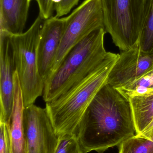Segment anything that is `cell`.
Here are the masks:
<instances>
[{"mask_svg":"<svg viewBox=\"0 0 153 153\" xmlns=\"http://www.w3.org/2000/svg\"><path fill=\"white\" fill-rule=\"evenodd\" d=\"M136 135L139 137L146 138L153 141V119L144 130L142 133Z\"/></svg>","mask_w":153,"mask_h":153,"instance_id":"obj_21","label":"cell"},{"mask_svg":"<svg viewBox=\"0 0 153 153\" xmlns=\"http://www.w3.org/2000/svg\"><path fill=\"white\" fill-rule=\"evenodd\" d=\"M153 68V55L144 53L138 42L132 48L119 54L107 83L119 88L134 81Z\"/></svg>","mask_w":153,"mask_h":153,"instance_id":"obj_9","label":"cell"},{"mask_svg":"<svg viewBox=\"0 0 153 153\" xmlns=\"http://www.w3.org/2000/svg\"><path fill=\"white\" fill-rule=\"evenodd\" d=\"M135 135L129 100L107 83L94 97L76 134L85 153H103Z\"/></svg>","mask_w":153,"mask_h":153,"instance_id":"obj_1","label":"cell"},{"mask_svg":"<svg viewBox=\"0 0 153 153\" xmlns=\"http://www.w3.org/2000/svg\"><path fill=\"white\" fill-rule=\"evenodd\" d=\"M116 89L128 100L153 95V68L134 81Z\"/></svg>","mask_w":153,"mask_h":153,"instance_id":"obj_14","label":"cell"},{"mask_svg":"<svg viewBox=\"0 0 153 153\" xmlns=\"http://www.w3.org/2000/svg\"><path fill=\"white\" fill-rule=\"evenodd\" d=\"M80 0H59L55 4L56 16L62 17L70 12L72 9L78 4Z\"/></svg>","mask_w":153,"mask_h":153,"instance_id":"obj_19","label":"cell"},{"mask_svg":"<svg viewBox=\"0 0 153 153\" xmlns=\"http://www.w3.org/2000/svg\"><path fill=\"white\" fill-rule=\"evenodd\" d=\"M136 135L142 133L153 119V94L129 100Z\"/></svg>","mask_w":153,"mask_h":153,"instance_id":"obj_13","label":"cell"},{"mask_svg":"<svg viewBox=\"0 0 153 153\" xmlns=\"http://www.w3.org/2000/svg\"><path fill=\"white\" fill-rule=\"evenodd\" d=\"M14 97L10 124L11 152L28 153L23 126L24 107L22 91L17 71L13 74Z\"/></svg>","mask_w":153,"mask_h":153,"instance_id":"obj_12","label":"cell"},{"mask_svg":"<svg viewBox=\"0 0 153 153\" xmlns=\"http://www.w3.org/2000/svg\"><path fill=\"white\" fill-rule=\"evenodd\" d=\"M101 28H104V13L101 0L84 1L67 16L66 27L51 75L76 45L92 32Z\"/></svg>","mask_w":153,"mask_h":153,"instance_id":"obj_6","label":"cell"},{"mask_svg":"<svg viewBox=\"0 0 153 153\" xmlns=\"http://www.w3.org/2000/svg\"><path fill=\"white\" fill-rule=\"evenodd\" d=\"M31 0H0V31L23 33Z\"/></svg>","mask_w":153,"mask_h":153,"instance_id":"obj_11","label":"cell"},{"mask_svg":"<svg viewBox=\"0 0 153 153\" xmlns=\"http://www.w3.org/2000/svg\"><path fill=\"white\" fill-rule=\"evenodd\" d=\"M39 9V15L44 20L52 17L54 10V0H36Z\"/></svg>","mask_w":153,"mask_h":153,"instance_id":"obj_20","label":"cell"},{"mask_svg":"<svg viewBox=\"0 0 153 153\" xmlns=\"http://www.w3.org/2000/svg\"><path fill=\"white\" fill-rule=\"evenodd\" d=\"M15 71L9 34L0 31V123L10 124Z\"/></svg>","mask_w":153,"mask_h":153,"instance_id":"obj_10","label":"cell"},{"mask_svg":"<svg viewBox=\"0 0 153 153\" xmlns=\"http://www.w3.org/2000/svg\"><path fill=\"white\" fill-rule=\"evenodd\" d=\"M104 28L92 32L75 46L56 71L45 82L43 97L50 102L68 91L96 69L107 57Z\"/></svg>","mask_w":153,"mask_h":153,"instance_id":"obj_3","label":"cell"},{"mask_svg":"<svg viewBox=\"0 0 153 153\" xmlns=\"http://www.w3.org/2000/svg\"><path fill=\"white\" fill-rule=\"evenodd\" d=\"M0 153L11 152L10 124L0 123Z\"/></svg>","mask_w":153,"mask_h":153,"instance_id":"obj_18","label":"cell"},{"mask_svg":"<svg viewBox=\"0 0 153 153\" xmlns=\"http://www.w3.org/2000/svg\"><path fill=\"white\" fill-rule=\"evenodd\" d=\"M104 29L120 50L138 42L146 10V0H101Z\"/></svg>","mask_w":153,"mask_h":153,"instance_id":"obj_5","label":"cell"},{"mask_svg":"<svg viewBox=\"0 0 153 153\" xmlns=\"http://www.w3.org/2000/svg\"><path fill=\"white\" fill-rule=\"evenodd\" d=\"M67 17L52 16L45 20L37 46V62L40 75L44 83L50 77L63 35Z\"/></svg>","mask_w":153,"mask_h":153,"instance_id":"obj_8","label":"cell"},{"mask_svg":"<svg viewBox=\"0 0 153 153\" xmlns=\"http://www.w3.org/2000/svg\"><path fill=\"white\" fill-rule=\"evenodd\" d=\"M119 153H153V141L135 135L119 145Z\"/></svg>","mask_w":153,"mask_h":153,"instance_id":"obj_16","label":"cell"},{"mask_svg":"<svg viewBox=\"0 0 153 153\" xmlns=\"http://www.w3.org/2000/svg\"><path fill=\"white\" fill-rule=\"evenodd\" d=\"M23 126L28 153H55L58 142L46 108L34 104L25 107Z\"/></svg>","mask_w":153,"mask_h":153,"instance_id":"obj_7","label":"cell"},{"mask_svg":"<svg viewBox=\"0 0 153 153\" xmlns=\"http://www.w3.org/2000/svg\"><path fill=\"white\" fill-rule=\"evenodd\" d=\"M44 21L39 15L26 32L19 35L8 33L25 107L34 104L44 91L45 83L38 66L37 46Z\"/></svg>","mask_w":153,"mask_h":153,"instance_id":"obj_4","label":"cell"},{"mask_svg":"<svg viewBox=\"0 0 153 153\" xmlns=\"http://www.w3.org/2000/svg\"><path fill=\"white\" fill-rule=\"evenodd\" d=\"M55 153H85L76 135L58 137V142Z\"/></svg>","mask_w":153,"mask_h":153,"instance_id":"obj_17","label":"cell"},{"mask_svg":"<svg viewBox=\"0 0 153 153\" xmlns=\"http://www.w3.org/2000/svg\"><path fill=\"white\" fill-rule=\"evenodd\" d=\"M119 56V54L108 52L105 60L86 77L46 103L45 108L57 136L76 135L92 102L107 83Z\"/></svg>","mask_w":153,"mask_h":153,"instance_id":"obj_2","label":"cell"},{"mask_svg":"<svg viewBox=\"0 0 153 153\" xmlns=\"http://www.w3.org/2000/svg\"><path fill=\"white\" fill-rule=\"evenodd\" d=\"M138 43L144 53L153 55V0H146V10Z\"/></svg>","mask_w":153,"mask_h":153,"instance_id":"obj_15","label":"cell"}]
</instances>
